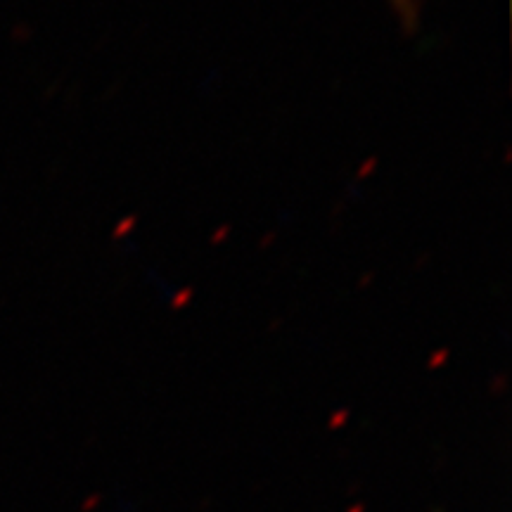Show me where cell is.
I'll use <instances>...</instances> for the list:
<instances>
[{"instance_id":"6da1fadb","label":"cell","mask_w":512,"mask_h":512,"mask_svg":"<svg viewBox=\"0 0 512 512\" xmlns=\"http://www.w3.org/2000/svg\"><path fill=\"white\" fill-rule=\"evenodd\" d=\"M394 3H396V8H399L406 17H411V15H413V10H415V0H394Z\"/></svg>"}]
</instances>
